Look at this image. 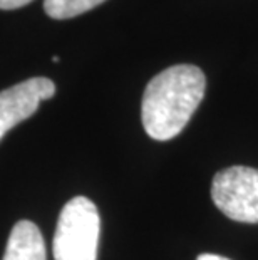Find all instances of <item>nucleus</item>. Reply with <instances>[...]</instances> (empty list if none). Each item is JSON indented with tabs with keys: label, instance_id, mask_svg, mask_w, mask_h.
<instances>
[{
	"label": "nucleus",
	"instance_id": "3",
	"mask_svg": "<svg viewBox=\"0 0 258 260\" xmlns=\"http://www.w3.org/2000/svg\"><path fill=\"white\" fill-rule=\"evenodd\" d=\"M211 198L228 218L258 223V170L230 167L218 171L211 183Z\"/></svg>",
	"mask_w": 258,
	"mask_h": 260
},
{
	"label": "nucleus",
	"instance_id": "8",
	"mask_svg": "<svg viewBox=\"0 0 258 260\" xmlns=\"http://www.w3.org/2000/svg\"><path fill=\"white\" fill-rule=\"evenodd\" d=\"M196 260H230V258H225L222 255H215V253H201Z\"/></svg>",
	"mask_w": 258,
	"mask_h": 260
},
{
	"label": "nucleus",
	"instance_id": "5",
	"mask_svg": "<svg viewBox=\"0 0 258 260\" xmlns=\"http://www.w3.org/2000/svg\"><path fill=\"white\" fill-rule=\"evenodd\" d=\"M4 260H46L41 230L29 220H20L10 232Z\"/></svg>",
	"mask_w": 258,
	"mask_h": 260
},
{
	"label": "nucleus",
	"instance_id": "4",
	"mask_svg": "<svg viewBox=\"0 0 258 260\" xmlns=\"http://www.w3.org/2000/svg\"><path fill=\"white\" fill-rule=\"evenodd\" d=\"M56 94V84L47 77H32L0 91V140L7 131L37 111L41 101Z\"/></svg>",
	"mask_w": 258,
	"mask_h": 260
},
{
	"label": "nucleus",
	"instance_id": "1",
	"mask_svg": "<svg viewBox=\"0 0 258 260\" xmlns=\"http://www.w3.org/2000/svg\"><path fill=\"white\" fill-rule=\"evenodd\" d=\"M205 89V74L191 64L173 66L155 76L141 104L144 131L158 141L178 136L203 101Z\"/></svg>",
	"mask_w": 258,
	"mask_h": 260
},
{
	"label": "nucleus",
	"instance_id": "7",
	"mask_svg": "<svg viewBox=\"0 0 258 260\" xmlns=\"http://www.w3.org/2000/svg\"><path fill=\"white\" fill-rule=\"evenodd\" d=\"M32 0H0V9L2 10H14V9H20L24 5L30 4Z\"/></svg>",
	"mask_w": 258,
	"mask_h": 260
},
{
	"label": "nucleus",
	"instance_id": "6",
	"mask_svg": "<svg viewBox=\"0 0 258 260\" xmlns=\"http://www.w3.org/2000/svg\"><path fill=\"white\" fill-rule=\"evenodd\" d=\"M106 0H44V10L52 19H72L86 14Z\"/></svg>",
	"mask_w": 258,
	"mask_h": 260
},
{
	"label": "nucleus",
	"instance_id": "2",
	"mask_svg": "<svg viewBox=\"0 0 258 260\" xmlns=\"http://www.w3.org/2000/svg\"><path fill=\"white\" fill-rule=\"evenodd\" d=\"M101 220L97 207L86 197L64 205L52 242L54 260H96Z\"/></svg>",
	"mask_w": 258,
	"mask_h": 260
}]
</instances>
